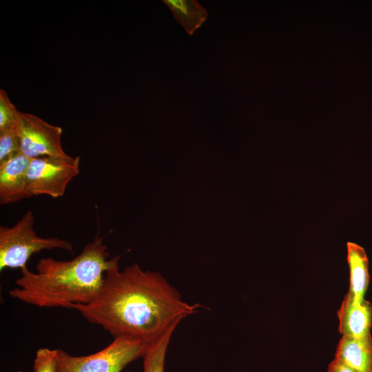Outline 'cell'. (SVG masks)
<instances>
[{
  "label": "cell",
  "mask_w": 372,
  "mask_h": 372,
  "mask_svg": "<svg viewBox=\"0 0 372 372\" xmlns=\"http://www.w3.org/2000/svg\"><path fill=\"white\" fill-rule=\"evenodd\" d=\"M118 263L107 271L92 302L72 307L114 338L132 336L152 344L200 307L185 302L160 273L143 270L136 262L120 271Z\"/></svg>",
  "instance_id": "6da1fadb"
},
{
  "label": "cell",
  "mask_w": 372,
  "mask_h": 372,
  "mask_svg": "<svg viewBox=\"0 0 372 372\" xmlns=\"http://www.w3.org/2000/svg\"><path fill=\"white\" fill-rule=\"evenodd\" d=\"M107 247L97 234L81 252L70 260L42 258L36 272L20 269L16 287L8 291L12 298L40 308L72 309L87 304L99 294L107 271L120 256L108 258Z\"/></svg>",
  "instance_id": "7a4b0ae2"
},
{
  "label": "cell",
  "mask_w": 372,
  "mask_h": 372,
  "mask_svg": "<svg viewBox=\"0 0 372 372\" xmlns=\"http://www.w3.org/2000/svg\"><path fill=\"white\" fill-rule=\"evenodd\" d=\"M32 212L26 211L12 227H0V271L23 269L30 258L43 250L61 249L73 251L72 243L57 237L42 238L37 235L33 226Z\"/></svg>",
  "instance_id": "3957f363"
},
{
  "label": "cell",
  "mask_w": 372,
  "mask_h": 372,
  "mask_svg": "<svg viewBox=\"0 0 372 372\" xmlns=\"http://www.w3.org/2000/svg\"><path fill=\"white\" fill-rule=\"evenodd\" d=\"M151 344L137 338L122 335L88 355L74 356L56 349L57 372H121L129 363L143 358Z\"/></svg>",
  "instance_id": "277c9868"
},
{
  "label": "cell",
  "mask_w": 372,
  "mask_h": 372,
  "mask_svg": "<svg viewBox=\"0 0 372 372\" xmlns=\"http://www.w3.org/2000/svg\"><path fill=\"white\" fill-rule=\"evenodd\" d=\"M80 161L79 156L31 158L26 173L30 196L47 195L59 198L63 196L68 185L79 173Z\"/></svg>",
  "instance_id": "5b68a950"
},
{
  "label": "cell",
  "mask_w": 372,
  "mask_h": 372,
  "mask_svg": "<svg viewBox=\"0 0 372 372\" xmlns=\"http://www.w3.org/2000/svg\"><path fill=\"white\" fill-rule=\"evenodd\" d=\"M18 134L21 152L30 158L69 156L62 147V129L37 116L19 112Z\"/></svg>",
  "instance_id": "8992f818"
},
{
  "label": "cell",
  "mask_w": 372,
  "mask_h": 372,
  "mask_svg": "<svg viewBox=\"0 0 372 372\" xmlns=\"http://www.w3.org/2000/svg\"><path fill=\"white\" fill-rule=\"evenodd\" d=\"M31 158L21 152L0 162V203L8 205L31 197L26 173Z\"/></svg>",
  "instance_id": "52a82bcc"
},
{
  "label": "cell",
  "mask_w": 372,
  "mask_h": 372,
  "mask_svg": "<svg viewBox=\"0 0 372 372\" xmlns=\"http://www.w3.org/2000/svg\"><path fill=\"white\" fill-rule=\"evenodd\" d=\"M338 317V330L342 335L363 337L371 334L372 304L369 301L357 300L346 294Z\"/></svg>",
  "instance_id": "ba28073f"
},
{
  "label": "cell",
  "mask_w": 372,
  "mask_h": 372,
  "mask_svg": "<svg viewBox=\"0 0 372 372\" xmlns=\"http://www.w3.org/2000/svg\"><path fill=\"white\" fill-rule=\"evenodd\" d=\"M358 372H372V338L342 335L333 359Z\"/></svg>",
  "instance_id": "9c48e42d"
},
{
  "label": "cell",
  "mask_w": 372,
  "mask_h": 372,
  "mask_svg": "<svg viewBox=\"0 0 372 372\" xmlns=\"http://www.w3.org/2000/svg\"><path fill=\"white\" fill-rule=\"evenodd\" d=\"M347 262L349 267L350 283L347 294L357 300L364 299L369 284V260L365 250L359 245L347 243Z\"/></svg>",
  "instance_id": "30bf717a"
},
{
  "label": "cell",
  "mask_w": 372,
  "mask_h": 372,
  "mask_svg": "<svg viewBox=\"0 0 372 372\" xmlns=\"http://www.w3.org/2000/svg\"><path fill=\"white\" fill-rule=\"evenodd\" d=\"M174 18L192 35L206 21L207 10L196 0H164Z\"/></svg>",
  "instance_id": "8fae6325"
},
{
  "label": "cell",
  "mask_w": 372,
  "mask_h": 372,
  "mask_svg": "<svg viewBox=\"0 0 372 372\" xmlns=\"http://www.w3.org/2000/svg\"><path fill=\"white\" fill-rule=\"evenodd\" d=\"M176 327L168 330L161 338L152 343L143 356V372H165L167 350Z\"/></svg>",
  "instance_id": "7c38bea8"
},
{
  "label": "cell",
  "mask_w": 372,
  "mask_h": 372,
  "mask_svg": "<svg viewBox=\"0 0 372 372\" xmlns=\"http://www.w3.org/2000/svg\"><path fill=\"white\" fill-rule=\"evenodd\" d=\"M19 112L6 92L0 90V132L14 128L18 124Z\"/></svg>",
  "instance_id": "4fadbf2b"
},
{
  "label": "cell",
  "mask_w": 372,
  "mask_h": 372,
  "mask_svg": "<svg viewBox=\"0 0 372 372\" xmlns=\"http://www.w3.org/2000/svg\"><path fill=\"white\" fill-rule=\"evenodd\" d=\"M20 152L18 124L16 127L0 132V162Z\"/></svg>",
  "instance_id": "5bb4252c"
},
{
  "label": "cell",
  "mask_w": 372,
  "mask_h": 372,
  "mask_svg": "<svg viewBox=\"0 0 372 372\" xmlns=\"http://www.w3.org/2000/svg\"><path fill=\"white\" fill-rule=\"evenodd\" d=\"M32 372H57L56 351L41 348L36 352Z\"/></svg>",
  "instance_id": "9a60e30c"
},
{
  "label": "cell",
  "mask_w": 372,
  "mask_h": 372,
  "mask_svg": "<svg viewBox=\"0 0 372 372\" xmlns=\"http://www.w3.org/2000/svg\"><path fill=\"white\" fill-rule=\"evenodd\" d=\"M327 372H358L335 360L328 366Z\"/></svg>",
  "instance_id": "2e32d148"
},
{
  "label": "cell",
  "mask_w": 372,
  "mask_h": 372,
  "mask_svg": "<svg viewBox=\"0 0 372 372\" xmlns=\"http://www.w3.org/2000/svg\"><path fill=\"white\" fill-rule=\"evenodd\" d=\"M125 372H132V371H125Z\"/></svg>",
  "instance_id": "e0dca14e"
},
{
  "label": "cell",
  "mask_w": 372,
  "mask_h": 372,
  "mask_svg": "<svg viewBox=\"0 0 372 372\" xmlns=\"http://www.w3.org/2000/svg\"><path fill=\"white\" fill-rule=\"evenodd\" d=\"M17 372H22V371H17Z\"/></svg>",
  "instance_id": "ac0fdd59"
}]
</instances>
